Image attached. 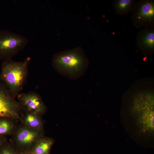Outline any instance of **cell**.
I'll list each match as a JSON object with an SVG mask.
<instances>
[{
	"mask_svg": "<svg viewBox=\"0 0 154 154\" xmlns=\"http://www.w3.org/2000/svg\"><path fill=\"white\" fill-rule=\"evenodd\" d=\"M52 64L54 69L61 75L75 80L84 74L89 60L84 49L78 47L54 54Z\"/></svg>",
	"mask_w": 154,
	"mask_h": 154,
	"instance_id": "2",
	"label": "cell"
},
{
	"mask_svg": "<svg viewBox=\"0 0 154 154\" xmlns=\"http://www.w3.org/2000/svg\"><path fill=\"white\" fill-rule=\"evenodd\" d=\"M43 131L35 130L25 125L17 130L15 140L20 147L32 148L37 142L43 137Z\"/></svg>",
	"mask_w": 154,
	"mask_h": 154,
	"instance_id": "7",
	"label": "cell"
},
{
	"mask_svg": "<svg viewBox=\"0 0 154 154\" xmlns=\"http://www.w3.org/2000/svg\"><path fill=\"white\" fill-rule=\"evenodd\" d=\"M135 84L126 94L121 116L126 129L137 141H153L154 94L153 88Z\"/></svg>",
	"mask_w": 154,
	"mask_h": 154,
	"instance_id": "1",
	"label": "cell"
},
{
	"mask_svg": "<svg viewBox=\"0 0 154 154\" xmlns=\"http://www.w3.org/2000/svg\"><path fill=\"white\" fill-rule=\"evenodd\" d=\"M133 15L134 20L139 26L150 23L154 19V3L149 0L141 1Z\"/></svg>",
	"mask_w": 154,
	"mask_h": 154,
	"instance_id": "8",
	"label": "cell"
},
{
	"mask_svg": "<svg viewBox=\"0 0 154 154\" xmlns=\"http://www.w3.org/2000/svg\"><path fill=\"white\" fill-rule=\"evenodd\" d=\"M12 119L7 117L0 118V135L11 134L14 129Z\"/></svg>",
	"mask_w": 154,
	"mask_h": 154,
	"instance_id": "13",
	"label": "cell"
},
{
	"mask_svg": "<svg viewBox=\"0 0 154 154\" xmlns=\"http://www.w3.org/2000/svg\"><path fill=\"white\" fill-rule=\"evenodd\" d=\"M31 59L28 57L21 61L10 59L4 60L2 62L0 80L15 98L20 94L26 81Z\"/></svg>",
	"mask_w": 154,
	"mask_h": 154,
	"instance_id": "3",
	"label": "cell"
},
{
	"mask_svg": "<svg viewBox=\"0 0 154 154\" xmlns=\"http://www.w3.org/2000/svg\"><path fill=\"white\" fill-rule=\"evenodd\" d=\"M21 109L19 103L0 80V118L21 119L20 114Z\"/></svg>",
	"mask_w": 154,
	"mask_h": 154,
	"instance_id": "5",
	"label": "cell"
},
{
	"mask_svg": "<svg viewBox=\"0 0 154 154\" xmlns=\"http://www.w3.org/2000/svg\"><path fill=\"white\" fill-rule=\"evenodd\" d=\"M18 102L25 111L39 116L44 114L46 107L40 96L34 92L19 94Z\"/></svg>",
	"mask_w": 154,
	"mask_h": 154,
	"instance_id": "6",
	"label": "cell"
},
{
	"mask_svg": "<svg viewBox=\"0 0 154 154\" xmlns=\"http://www.w3.org/2000/svg\"><path fill=\"white\" fill-rule=\"evenodd\" d=\"M25 111L24 120L25 125L33 129L43 131V124L40 116Z\"/></svg>",
	"mask_w": 154,
	"mask_h": 154,
	"instance_id": "11",
	"label": "cell"
},
{
	"mask_svg": "<svg viewBox=\"0 0 154 154\" xmlns=\"http://www.w3.org/2000/svg\"><path fill=\"white\" fill-rule=\"evenodd\" d=\"M54 142L52 138L43 137L37 142L30 152L33 154H49Z\"/></svg>",
	"mask_w": 154,
	"mask_h": 154,
	"instance_id": "10",
	"label": "cell"
},
{
	"mask_svg": "<svg viewBox=\"0 0 154 154\" xmlns=\"http://www.w3.org/2000/svg\"><path fill=\"white\" fill-rule=\"evenodd\" d=\"M4 136L0 135V149L5 141V139Z\"/></svg>",
	"mask_w": 154,
	"mask_h": 154,
	"instance_id": "15",
	"label": "cell"
},
{
	"mask_svg": "<svg viewBox=\"0 0 154 154\" xmlns=\"http://www.w3.org/2000/svg\"><path fill=\"white\" fill-rule=\"evenodd\" d=\"M139 48L147 51H153L154 48V31L153 29L143 31L137 40Z\"/></svg>",
	"mask_w": 154,
	"mask_h": 154,
	"instance_id": "9",
	"label": "cell"
},
{
	"mask_svg": "<svg viewBox=\"0 0 154 154\" xmlns=\"http://www.w3.org/2000/svg\"><path fill=\"white\" fill-rule=\"evenodd\" d=\"M20 154H33L30 151L27 152H24L21 153Z\"/></svg>",
	"mask_w": 154,
	"mask_h": 154,
	"instance_id": "16",
	"label": "cell"
},
{
	"mask_svg": "<svg viewBox=\"0 0 154 154\" xmlns=\"http://www.w3.org/2000/svg\"><path fill=\"white\" fill-rule=\"evenodd\" d=\"M133 0H118L115 1L114 7L117 13L119 14H125L131 8L134 3Z\"/></svg>",
	"mask_w": 154,
	"mask_h": 154,
	"instance_id": "12",
	"label": "cell"
},
{
	"mask_svg": "<svg viewBox=\"0 0 154 154\" xmlns=\"http://www.w3.org/2000/svg\"><path fill=\"white\" fill-rule=\"evenodd\" d=\"M25 37L7 30H0V59H11L27 45Z\"/></svg>",
	"mask_w": 154,
	"mask_h": 154,
	"instance_id": "4",
	"label": "cell"
},
{
	"mask_svg": "<svg viewBox=\"0 0 154 154\" xmlns=\"http://www.w3.org/2000/svg\"><path fill=\"white\" fill-rule=\"evenodd\" d=\"M0 154H17L11 146L4 142L0 149Z\"/></svg>",
	"mask_w": 154,
	"mask_h": 154,
	"instance_id": "14",
	"label": "cell"
}]
</instances>
